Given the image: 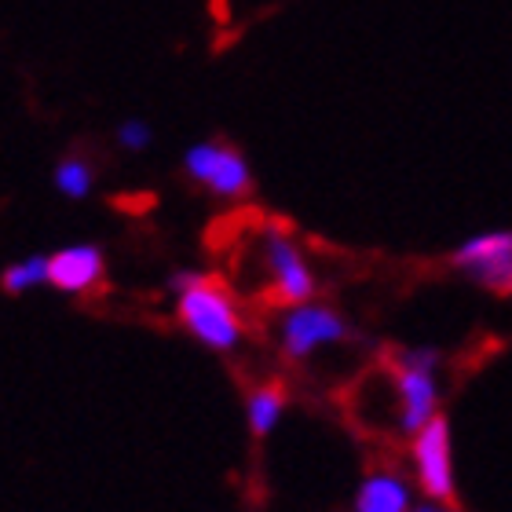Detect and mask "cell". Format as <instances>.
<instances>
[{
    "label": "cell",
    "instance_id": "cell-1",
    "mask_svg": "<svg viewBox=\"0 0 512 512\" xmlns=\"http://www.w3.org/2000/svg\"><path fill=\"white\" fill-rule=\"evenodd\" d=\"M169 286L176 293V319L183 322V330L213 352H235L246 337V326L224 282L202 271H176Z\"/></svg>",
    "mask_w": 512,
    "mask_h": 512
},
{
    "label": "cell",
    "instance_id": "cell-2",
    "mask_svg": "<svg viewBox=\"0 0 512 512\" xmlns=\"http://www.w3.org/2000/svg\"><path fill=\"white\" fill-rule=\"evenodd\" d=\"M439 352L406 348L395 359V392H399V432L417 436L436 417L439 406Z\"/></svg>",
    "mask_w": 512,
    "mask_h": 512
},
{
    "label": "cell",
    "instance_id": "cell-3",
    "mask_svg": "<svg viewBox=\"0 0 512 512\" xmlns=\"http://www.w3.org/2000/svg\"><path fill=\"white\" fill-rule=\"evenodd\" d=\"M183 172L187 180L205 187L216 198H246L253 191V169L246 154L227 143V139H202L183 154Z\"/></svg>",
    "mask_w": 512,
    "mask_h": 512
},
{
    "label": "cell",
    "instance_id": "cell-4",
    "mask_svg": "<svg viewBox=\"0 0 512 512\" xmlns=\"http://www.w3.org/2000/svg\"><path fill=\"white\" fill-rule=\"evenodd\" d=\"M352 337V326L344 322V315H337L326 304H315V300H304V304H289V311L282 315V326H278V341H282V355L300 363L315 355L326 344H341Z\"/></svg>",
    "mask_w": 512,
    "mask_h": 512
},
{
    "label": "cell",
    "instance_id": "cell-5",
    "mask_svg": "<svg viewBox=\"0 0 512 512\" xmlns=\"http://www.w3.org/2000/svg\"><path fill=\"white\" fill-rule=\"evenodd\" d=\"M260 260H264L271 289H275V297L282 304H304V300L315 297V271L308 267L300 246L282 224L264 227V235H260Z\"/></svg>",
    "mask_w": 512,
    "mask_h": 512
},
{
    "label": "cell",
    "instance_id": "cell-6",
    "mask_svg": "<svg viewBox=\"0 0 512 512\" xmlns=\"http://www.w3.org/2000/svg\"><path fill=\"white\" fill-rule=\"evenodd\" d=\"M454 267L494 293H512V231H487L454 249Z\"/></svg>",
    "mask_w": 512,
    "mask_h": 512
},
{
    "label": "cell",
    "instance_id": "cell-7",
    "mask_svg": "<svg viewBox=\"0 0 512 512\" xmlns=\"http://www.w3.org/2000/svg\"><path fill=\"white\" fill-rule=\"evenodd\" d=\"M414 465L417 483L432 502L454 498V465H450V425L447 417H432L414 436Z\"/></svg>",
    "mask_w": 512,
    "mask_h": 512
},
{
    "label": "cell",
    "instance_id": "cell-8",
    "mask_svg": "<svg viewBox=\"0 0 512 512\" xmlns=\"http://www.w3.org/2000/svg\"><path fill=\"white\" fill-rule=\"evenodd\" d=\"M103 275H107V256L92 242L66 246L48 256V282L59 293H88L103 282Z\"/></svg>",
    "mask_w": 512,
    "mask_h": 512
},
{
    "label": "cell",
    "instance_id": "cell-9",
    "mask_svg": "<svg viewBox=\"0 0 512 512\" xmlns=\"http://www.w3.org/2000/svg\"><path fill=\"white\" fill-rule=\"evenodd\" d=\"M355 512H410V487L395 472H374L355 494Z\"/></svg>",
    "mask_w": 512,
    "mask_h": 512
},
{
    "label": "cell",
    "instance_id": "cell-10",
    "mask_svg": "<svg viewBox=\"0 0 512 512\" xmlns=\"http://www.w3.org/2000/svg\"><path fill=\"white\" fill-rule=\"evenodd\" d=\"M282 410H286V392H282L278 384H264V388H256L246 403L249 432H253V436H267V432L278 425Z\"/></svg>",
    "mask_w": 512,
    "mask_h": 512
},
{
    "label": "cell",
    "instance_id": "cell-11",
    "mask_svg": "<svg viewBox=\"0 0 512 512\" xmlns=\"http://www.w3.org/2000/svg\"><path fill=\"white\" fill-rule=\"evenodd\" d=\"M92 183H96V172H92V161L85 154H66L55 165V191L66 198H88Z\"/></svg>",
    "mask_w": 512,
    "mask_h": 512
},
{
    "label": "cell",
    "instance_id": "cell-12",
    "mask_svg": "<svg viewBox=\"0 0 512 512\" xmlns=\"http://www.w3.org/2000/svg\"><path fill=\"white\" fill-rule=\"evenodd\" d=\"M48 282V256H26L19 264H8L4 267V275H0V289L11 293V297H19V293H30V289L44 286Z\"/></svg>",
    "mask_w": 512,
    "mask_h": 512
},
{
    "label": "cell",
    "instance_id": "cell-13",
    "mask_svg": "<svg viewBox=\"0 0 512 512\" xmlns=\"http://www.w3.org/2000/svg\"><path fill=\"white\" fill-rule=\"evenodd\" d=\"M118 147L125 150H147L150 147V125L147 121H125V125L118 128Z\"/></svg>",
    "mask_w": 512,
    "mask_h": 512
},
{
    "label": "cell",
    "instance_id": "cell-14",
    "mask_svg": "<svg viewBox=\"0 0 512 512\" xmlns=\"http://www.w3.org/2000/svg\"><path fill=\"white\" fill-rule=\"evenodd\" d=\"M410 512H450V509H436V505H421V509H410Z\"/></svg>",
    "mask_w": 512,
    "mask_h": 512
}]
</instances>
